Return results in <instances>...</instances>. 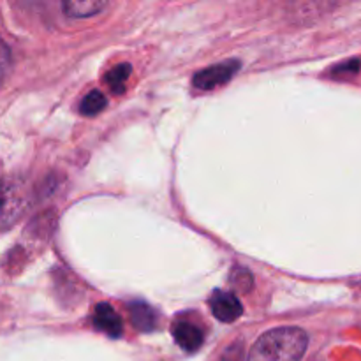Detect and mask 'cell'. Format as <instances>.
Wrapping results in <instances>:
<instances>
[{"label":"cell","instance_id":"6da1fadb","mask_svg":"<svg viewBox=\"0 0 361 361\" xmlns=\"http://www.w3.org/2000/svg\"><path fill=\"white\" fill-rule=\"evenodd\" d=\"M307 348L309 335L302 328H275L257 338L247 361H302Z\"/></svg>","mask_w":361,"mask_h":361},{"label":"cell","instance_id":"7a4b0ae2","mask_svg":"<svg viewBox=\"0 0 361 361\" xmlns=\"http://www.w3.org/2000/svg\"><path fill=\"white\" fill-rule=\"evenodd\" d=\"M28 207L27 189L18 180H0V231L16 224Z\"/></svg>","mask_w":361,"mask_h":361},{"label":"cell","instance_id":"3957f363","mask_svg":"<svg viewBox=\"0 0 361 361\" xmlns=\"http://www.w3.org/2000/svg\"><path fill=\"white\" fill-rule=\"evenodd\" d=\"M242 63L238 60H226V62L215 63V66L207 67V69L200 71L196 76L192 78V85L200 90H214V88L226 85L229 80H233Z\"/></svg>","mask_w":361,"mask_h":361},{"label":"cell","instance_id":"277c9868","mask_svg":"<svg viewBox=\"0 0 361 361\" xmlns=\"http://www.w3.org/2000/svg\"><path fill=\"white\" fill-rule=\"evenodd\" d=\"M210 307L215 319H219L221 323H235L243 314L242 302L233 293L215 291L210 298Z\"/></svg>","mask_w":361,"mask_h":361},{"label":"cell","instance_id":"5b68a950","mask_svg":"<svg viewBox=\"0 0 361 361\" xmlns=\"http://www.w3.org/2000/svg\"><path fill=\"white\" fill-rule=\"evenodd\" d=\"M173 338L187 353H194L203 345L204 334L197 324L189 321H176L173 324Z\"/></svg>","mask_w":361,"mask_h":361},{"label":"cell","instance_id":"8992f818","mask_svg":"<svg viewBox=\"0 0 361 361\" xmlns=\"http://www.w3.org/2000/svg\"><path fill=\"white\" fill-rule=\"evenodd\" d=\"M94 326L111 338H120L123 334V324L116 310L108 303H99L94 310Z\"/></svg>","mask_w":361,"mask_h":361},{"label":"cell","instance_id":"52a82bcc","mask_svg":"<svg viewBox=\"0 0 361 361\" xmlns=\"http://www.w3.org/2000/svg\"><path fill=\"white\" fill-rule=\"evenodd\" d=\"M129 314H130V321H133L134 328L143 331V334L155 330V326H157V312H155V309H152L150 305H147L145 302L130 303Z\"/></svg>","mask_w":361,"mask_h":361},{"label":"cell","instance_id":"ba28073f","mask_svg":"<svg viewBox=\"0 0 361 361\" xmlns=\"http://www.w3.org/2000/svg\"><path fill=\"white\" fill-rule=\"evenodd\" d=\"M108 7L104 0H71L62 4V11L69 18H90Z\"/></svg>","mask_w":361,"mask_h":361},{"label":"cell","instance_id":"9c48e42d","mask_svg":"<svg viewBox=\"0 0 361 361\" xmlns=\"http://www.w3.org/2000/svg\"><path fill=\"white\" fill-rule=\"evenodd\" d=\"M130 71H133L130 63H118L106 74V83L111 88L113 94H122L123 85H126L127 78L130 76Z\"/></svg>","mask_w":361,"mask_h":361},{"label":"cell","instance_id":"30bf717a","mask_svg":"<svg viewBox=\"0 0 361 361\" xmlns=\"http://www.w3.org/2000/svg\"><path fill=\"white\" fill-rule=\"evenodd\" d=\"M106 104H108V101H106L104 95L99 90H92L90 94L85 95V99L81 101L80 111L87 116H94L97 115V113H101L102 109L106 108Z\"/></svg>","mask_w":361,"mask_h":361},{"label":"cell","instance_id":"8fae6325","mask_svg":"<svg viewBox=\"0 0 361 361\" xmlns=\"http://www.w3.org/2000/svg\"><path fill=\"white\" fill-rule=\"evenodd\" d=\"M11 63H13V59H11L9 46L0 39V85L6 81L7 74L11 71Z\"/></svg>","mask_w":361,"mask_h":361},{"label":"cell","instance_id":"7c38bea8","mask_svg":"<svg viewBox=\"0 0 361 361\" xmlns=\"http://www.w3.org/2000/svg\"><path fill=\"white\" fill-rule=\"evenodd\" d=\"M221 361H243V344L238 342V344H231L222 355Z\"/></svg>","mask_w":361,"mask_h":361},{"label":"cell","instance_id":"4fadbf2b","mask_svg":"<svg viewBox=\"0 0 361 361\" xmlns=\"http://www.w3.org/2000/svg\"><path fill=\"white\" fill-rule=\"evenodd\" d=\"M360 66H361V62L360 60H356V59H353V60H349V62H344V63H341V66H337L335 67V73H358L360 71Z\"/></svg>","mask_w":361,"mask_h":361}]
</instances>
